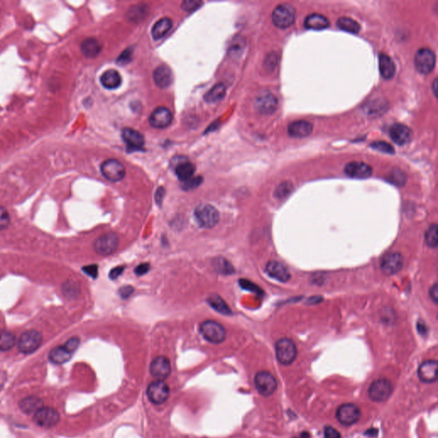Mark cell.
<instances>
[{
    "mask_svg": "<svg viewBox=\"0 0 438 438\" xmlns=\"http://www.w3.org/2000/svg\"><path fill=\"white\" fill-rule=\"evenodd\" d=\"M148 400L155 405H161L168 400L170 388L163 380L152 382L147 389Z\"/></svg>",
    "mask_w": 438,
    "mask_h": 438,
    "instance_id": "7c38bea8",
    "label": "cell"
},
{
    "mask_svg": "<svg viewBox=\"0 0 438 438\" xmlns=\"http://www.w3.org/2000/svg\"><path fill=\"white\" fill-rule=\"evenodd\" d=\"M16 343L15 335L6 330L0 331V351H9L13 348Z\"/></svg>",
    "mask_w": 438,
    "mask_h": 438,
    "instance_id": "8d00e7d4",
    "label": "cell"
},
{
    "mask_svg": "<svg viewBox=\"0 0 438 438\" xmlns=\"http://www.w3.org/2000/svg\"><path fill=\"white\" fill-rule=\"evenodd\" d=\"M212 264L214 271L222 275H231L235 272L231 263L223 257L215 258L213 259Z\"/></svg>",
    "mask_w": 438,
    "mask_h": 438,
    "instance_id": "836d02e7",
    "label": "cell"
},
{
    "mask_svg": "<svg viewBox=\"0 0 438 438\" xmlns=\"http://www.w3.org/2000/svg\"><path fill=\"white\" fill-rule=\"evenodd\" d=\"M276 356L278 362L283 365H289L295 360L297 348L295 343L289 338H282L276 343Z\"/></svg>",
    "mask_w": 438,
    "mask_h": 438,
    "instance_id": "7a4b0ae2",
    "label": "cell"
},
{
    "mask_svg": "<svg viewBox=\"0 0 438 438\" xmlns=\"http://www.w3.org/2000/svg\"><path fill=\"white\" fill-rule=\"evenodd\" d=\"M11 222V218L6 208L0 207V230L6 229Z\"/></svg>",
    "mask_w": 438,
    "mask_h": 438,
    "instance_id": "7dc6e473",
    "label": "cell"
},
{
    "mask_svg": "<svg viewBox=\"0 0 438 438\" xmlns=\"http://www.w3.org/2000/svg\"><path fill=\"white\" fill-rule=\"evenodd\" d=\"M207 303L216 312L223 315L229 316L232 314L231 309L229 308V306L227 305V303L223 300V298H221L218 294L210 295L207 298Z\"/></svg>",
    "mask_w": 438,
    "mask_h": 438,
    "instance_id": "1f68e13d",
    "label": "cell"
},
{
    "mask_svg": "<svg viewBox=\"0 0 438 438\" xmlns=\"http://www.w3.org/2000/svg\"><path fill=\"white\" fill-rule=\"evenodd\" d=\"M119 245V238L114 233H108L98 237L94 243V250L99 255L107 257L115 253Z\"/></svg>",
    "mask_w": 438,
    "mask_h": 438,
    "instance_id": "8fae6325",
    "label": "cell"
},
{
    "mask_svg": "<svg viewBox=\"0 0 438 438\" xmlns=\"http://www.w3.org/2000/svg\"><path fill=\"white\" fill-rule=\"evenodd\" d=\"M430 299H432L435 304L438 303V284L435 283L430 289Z\"/></svg>",
    "mask_w": 438,
    "mask_h": 438,
    "instance_id": "680465c9",
    "label": "cell"
},
{
    "mask_svg": "<svg viewBox=\"0 0 438 438\" xmlns=\"http://www.w3.org/2000/svg\"><path fill=\"white\" fill-rule=\"evenodd\" d=\"M194 218L199 227L203 229H213L219 222L220 214L213 205L203 203L194 210Z\"/></svg>",
    "mask_w": 438,
    "mask_h": 438,
    "instance_id": "6da1fadb",
    "label": "cell"
},
{
    "mask_svg": "<svg viewBox=\"0 0 438 438\" xmlns=\"http://www.w3.org/2000/svg\"><path fill=\"white\" fill-rule=\"evenodd\" d=\"M80 345V339L77 338H72L70 340L66 342L65 346L69 351L71 352V354H73L74 352L76 351Z\"/></svg>",
    "mask_w": 438,
    "mask_h": 438,
    "instance_id": "816d5d0a",
    "label": "cell"
},
{
    "mask_svg": "<svg viewBox=\"0 0 438 438\" xmlns=\"http://www.w3.org/2000/svg\"><path fill=\"white\" fill-rule=\"evenodd\" d=\"M202 183H203V177H193L188 181L183 182L182 188H183V190H191V189H194L197 187H199Z\"/></svg>",
    "mask_w": 438,
    "mask_h": 438,
    "instance_id": "7bdbcfd3",
    "label": "cell"
},
{
    "mask_svg": "<svg viewBox=\"0 0 438 438\" xmlns=\"http://www.w3.org/2000/svg\"><path fill=\"white\" fill-rule=\"evenodd\" d=\"M63 293L69 298H76L80 294L79 283L75 281H68L63 285Z\"/></svg>",
    "mask_w": 438,
    "mask_h": 438,
    "instance_id": "60d3db41",
    "label": "cell"
},
{
    "mask_svg": "<svg viewBox=\"0 0 438 438\" xmlns=\"http://www.w3.org/2000/svg\"><path fill=\"white\" fill-rule=\"evenodd\" d=\"M417 329L419 332V334H421V335H425L427 333V327L425 325V323L421 320L417 323Z\"/></svg>",
    "mask_w": 438,
    "mask_h": 438,
    "instance_id": "91938a15",
    "label": "cell"
},
{
    "mask_svg": "<svg viewBox=\"0 0 438 438\" xmlns=\"http://www.w3.org/2000/svg\"><path fill=\"white\" fill-rule=\"evenodd\" d=\"M295 17L296 14L294 7L283 4L273 11V22L279 28H287L294 24Z\"/></svg>",
    "mask_w": 438,
    "mask_h": 438,
    "instance_id": "8992f818",
    "label": "cell"
},
{
    "mask_svg": "<svg viewBox=\"0 0 438 438\" xmlns=\"http://www.w3.org/2000/svg\"><path fill=\"white\" fill-rule=\"evenodd\" d=\"M313 126L304 120L295 121L289 124L288 132L289 136L294 138H305L310 136L313 132Z\"/></svg>",
    "mask_w": 438,
    "mask_h": 438,
    "instance_id": "603a6c76",
    "label": "cell"
},
{
    "mask_svg": "<svg viewBox=\"0 0 438 438\" xmlns=\"http://www.w3.org/2000/svg\"><path fill=\"white\" fill-rule=\"evenodd\" d=\"M150 373L158 380L167 379L172 373L170 359L164 356L156 357L150 365Z\"/></svg>",
    "mask_w": 438,
    "mask_h": 438,
    "instance_id": "9a60e30c",
    "label": "cell"
},
{
    "mask_svg": "<svg viewBox=\"0 0 438 438\" xmlns=\"http://www.w3.org/2000/svg\"><path fill=\"white\" fill-rule=\"evenodd\" d=\"M389 136L391 137L392 141L399 145V146H403V145L408 144L412 140L413 133L410 128L408 126L400 123H395L392 126L389 131Z\"/></svg>",
    "mask_w": 438,
    "mask_h": 438,
    "instance_id": "ffe728a7",
    "label": "cell"
},
{
    "mask_svg": "<svg viewBox=\"0 0 438 438\" xmlns=\"http://www.w3.org/2000/svg\"><path fill=\"white\" fill-rule=\"evenodd\" d=\"M240 285L243 289L248 290V291L253 292L255 294H262V290L260 288L256 285L255 283H252L250 281L246 280V279H241L239 281Z\"/></svg>",
    "mask_w": 438,
    "mask_h": 438,
    "instance_id": "bcb514c9",
    "label": "cell"
},
{
    "mask_svg": "<svg viewBox=\"0 0 438 438\" xmlns=\"http://www.w3.org/2000/svg\"><path fill=\"white\" fill-rule=\"evenodd\" d=\"M436 370H437V361L426 360L419 365L418 369V376L422 382L426 384H431L436 381Z\"/></svg>",
    "mask_w": 438,
    "mask_h": 438,
    "instance_id": "44dd1931",
    "label": "cell"
},
{
    "mask_svg": "<svg viewBox=\"0 0 438 438\" xmlns=\"http://www.w3.org/2000/svg\"><path fill=\"white\" fill-rule=\"evenodd\" d=\"M436 85H437V82H436V79H435V81L433 82V91H434L435 95H436Z\"/></svg>",
    "mask_w": 438,
    "mask_h": 438,
    "instance_id": "be15d7a7",
    "label": "cell"
},
{
    "mask_svg": "<svg viewBox=\"0 0 438 438\" xmlns=\"http://www.w3.org/2000/svg\"><path fill=\"white\" fill-rule=\"evenodd\" d=\"M404 258L400 253H389L383 257L381 269L386 275H394L402 269Z\"/></svg>",
    "mask_w": 438,
    "mask_h": 438,
    "instance_id": "4fadbf2b",
    "label": "cell"
},
{
    "mask_svg": "<svg viewBox=\"0 0 438 438\" xmlns=\"http://www.w3.org/2000/svg\"><path fill=\"white\" fill-rule=\"evenodd\" d=\"M59 414L57 410L44 407L39 409L33 416V420L36 424L44 428L53 427L59 422Z\"/></svg>",
    "mask_w": 438,
    "mask_h": 438,
    "instance_id": "5bb4252c",
    "label": "cell"
},
{
    "mask_svg": "<svg viewBox=\"0 0 438 438\" xmlns=\"http://www.w3.org/2000/svg\"><path fill=\"white\" fill-rule=\"evenodd\" d=\"M256 389L263 396H269L277 390L278 381L275 377L266 370H261L254 377Z\"/></svg>",
    "mask_w": 438,
    "mask_h": 438,
    "instance_id": "5b68a950",
    "label": "cell"
},
{
    "mask_svg": "<svg viewBox=\"0 0 438 438\" xmlns=\"http://www.w3.org/2000/svg\"><path fill=\"white\" fill-rule=\"evenodd\" d=\"M19 407L24 414H36L39 409H41L43 407V402L39 397L28 396L20 401Z\"/></svg>",
    "mask_w": 438,
    "mask_h": 438,
    "instance_id": "4dcf8cb0",
    "label": "cell"
},
{
    "mask_svg": "<svg viewBox=\"0 0 438 438\" xmlns=\"http://www.w3.org/2000/svg\"><path fill=\"white\" fill-rule=\"evenodd\" d=\"M131 57H132V50H125L122 54L120 55L119 58L117 60V62L119 63H128V62L130 61Z\"/></svg>",
    "mask_w": 438,
    "mask_h": 438,
    "instance_id": "6f0895ef",
    "label": "cell"
},
{
    "mask_svg": "<svg viewBox=\"0 0 438 438\" xmlns=\"http://www.w3.org/2000/svg\"><path fill=\"white\" fill-rule=\"evenodd\" d=\"M164 196H165V189L163 187L158 188L155 193V201L158 207H162Z\"/></svg>",
    "mask_w": 438,
    "mask_h": 438,
    "instance_id": "9f6ffc18",
    "label": "cell"
},
{
    "mask_svg": "<svg viewBox=\"0 0 438 438\" xmlns=\"http://www.w3.org/2000/svg\"><path fill=\"white\" fill-rule=\"evenodd\" d=\"M202 5H203V2L199 1V0H186L182 3L181 7L183 11H187V12H192V11L199 9Z\"/></svg>",
    "mask_w": 438,
    "mask_h": 438,
    "instance_id": "ee69618b",
    "label": "cell"
},
{
    "mask_svg": "<svg viewBox=\"0 0 438 438\" xmlns=\"http://www.w3.org/2000/svg\"><path fill=\"white\" fill-rule=\"evenodd\" d=\"M324 438H342L338 430L332 426H326L324 429Z\"/></svg>",
    "mask_w": 438,
    "mask_h": 438,
    "instance_id": "db71d44e",
    "label": "cell"
},
{
    "mask_svg": "<svg viewBox=\"0 0 438 438\" xmlns=\"http://www.w3.org/2000/svg\"><path fill=\"white\" fill-rule=\"evenodd\" d=\"M294 438H310V434L308 432H302L300 435H299V437H294Z\"/></svg>",
    "mask_w": 438,
    "mask_h": 438,
    "instance_id": "6125c7cd",
    "label": "cell"
},
{
    "mask_svg": "<svg viewBox=\"0 0 438 438\" xmlns=\"http://www.w3.org/2000/svg\"><path fill=\"white\" fill-rule=\"evenodd\" d=\"M122 137L126 144L132 149H140L145 143L144 137L139 131L133 128H126L123 130Z\"/></svg>",
    "mask_w": 438,
    "mask_h": 438,
    "instance_id": "cb8c5ba5",
    "label": "cell"
},
{
    "mask_svg": "<svg viewBox=\"0 0 438 438\" xmlns=\"http://www.w3.org/2000/svg\"><path fill=\"white\" fill-rule=\"evenodd\" d=\"M292 191H293V185L290 183L285 182L278 186L274 194L278 199H282L288 197L291 193Z\"/></svg>",
    "mask_w": 438,
    "mask_h": 438,
    "instance_id": "b9f144b4",
    "label": "cell"
},
{
    "mask_svg": "<svg viewBox=\"0 0 438 438\" xmlns=\"http://www.w3.org/2000/svg\"><path fill=\"white\" fill-rule=\"evenodd\" d=\"M344 172L348 177L355 179H366L373 174V169L367 163L363 162H351L344 168Z\"/></svg>",
    "mask_w": 438,
    "mask_h": 438,
    "instance_id": "d6986e66",
    "label": "cell"
},
{
    "mask_svg": "<svg viewBox=\"0 0 438 438\" xmlns=\"http://www.w3.org/2000/svg\"><path fill=\"white\" fill-rule=\"evenodd\" d=\"M124 269H125V267L123 266V265H121V266L115 267L113 269H111V272L109 273L110 279L111 280H116V279H117V278H119L120 276L123 274Z\"/></svg>",
    "mask_w": 438,
    "mask_h": 438,
    "instance_id": "11a10c76",
    "label": "cell"
},
{
    "mask_svg": "<svg viewBox=\"0 0 438 438\" xmlns=\"http://www.w3.org/2000/svg\"><path fill=\"white\" fill-rule=\"evenodd\" d=\"M267 275L281 283H287L289 281L291 275L288 268L280 262L271 260L265 265Z\"/></svg>",
    "mask_w": 438,
    "mask_h": 438,
    "instance_id": "ac0fdd59",
    "label": "cell"
},
{
    "mask_svg": "<svg viewBox=\"0 0 438 438\" xmlns=\"http://www.w3.org/2000/svg\"><path fill=\"white\" fill-rule=\"evenodd\" d=\"M173 116L171 111L164 107L156 108L149 117V123L155 128H167L172 123Z\"/></svg>",
    "mask_w": 438,
    "mask_h": 438,
    "instance_id": "2e32d148",
    "label": "cell"
},
{
    "mask_svg": "<svg viewBox=\"0 0 438 438\" xmlns=\"http://www.w3.org/2000/svg\"><path fill=\"white\" fill-rule=\"evenodd\" d=\"M335 415L339 423L349 426L359 421L361 417V411L359 407L354 403H345L338 408Z\"/></svg>",
    "mask_w": 438,
    "mask_h": 438,
    "instance_id": "9c48e42d",
    "label": "cell"
},
{
    "mask_svg": "<svg viewBox=\"0 0 438 438\" xmlns=\"http://www.w3.org/2000/svg\"><path fill=\"white\" fill-rule=\"evenodd\" d=\"M72 354L69 351L65 346H57L50 351L49 359L52 363L61 365L71 359Z\"/></svg>",
    "mask_w": 438,
    "mask_h": 438,
    "instance_id": "f546056e",
    "label": "cell"
},
{
    "mask_svg": "<svg viewBox=\"0 0 438 438\" xmlns=\"http://www.w3.org/2000/svg\"><path fill=\"white\" fill-rule=\"evenodd\" d=\"M338 27L340 29L351 33H358L360 31V25L349 17H341L338 21Z\"/></svg>",
    "mask_w": 438,
    "mask_h": 438,
    "instance_id": "d590c367",
    "label": "cell"
},
{
    "mask_svg": "<svg viewBox=\"0 0 438 438\" xmlns=\"http://www.w3.org/2000/svg\"><path fill=\"white\" fill-rule=\"evenodd\" d=\"M225 93V86L223 83H218L205 94V100L208 103H217L223 99Z\"/></svg>",
    "mask_w": 438,
    "mask_h": 438,
    "instance_id": "e575fe53",
    "label": "cell"
},
{
    "mask_svg": "<svg viewBox=\"0 0 438 438\" xmlns=\"http://www.w3.org/2000/svg\"><path fill=\"white\" fill-rule=\"evenodd\" d=\"M150 269H151V265L149 263H142L136 267L133 272L136 273V275L141 277L149 273Z\"/></svg>",
    "mask_w": 438,
    "mask_h": 438,
    "instance_id": "f5cc1de1",
    "label": "cell"
},
{
    "mask_svg": "<svg viewBox=\"0 0 438 438\" xmlns=\"http://www.w3.org/2000/svg\"><path fill=\"white\" fill-rule=\"evenodd\" d=\"M195 166L186 158H183L180 163H177L175 168V173L178 177V179L182 182H186L193 177L195 172Z\"/></svg>",
    "mask_w": 438,
    "mask_h": 438,
    "instance_id": "d4e9b609",
    "label": "cell"
},
{
    "mask_svg": "<svg viewBox=\"0 0 438 438\" xmlns=\"http://www.w3.org/2000/svg\"><path fill=\"white\" fill-rule=\"evenodd\" d=\"M265 62H266V63H266L268 67H269V64H272V66H271L272 68H273V67H275L276 63H278V60H277V55H269V57H267V59Z\"/></svg>",
    "mask_w": 438,
    "mask_h": 438,
    "instance_id": "94428289",
    "label": "cell"
},
{
    "mask_svg": "<svg viewBox=\"0 0 438 438\" xmlns=\"http://www.w3.org/2000/svg\"><path fill=\"white\" fill-rule=\"evenodd\" d=\"M387 180L389 183H392L395 186L402 187V186L405 185L407 177L402 171L395 169L392 170L391 172H389L388 177H387Z\"/></svg>",
    "mask_w": 438,
    "mask_h": 438,
    "instance_id": "74e56055",
    "label": "cell"
},
{
    "mask_svg": "<svg viewBox=\"0 0 438 438\" xmlns=\"http://www.w3.org/2000/svg\"><path fill=\"white\" fill-rule=\"evenodd\" d=\"M172 25L173 23H172V19H170L168 17H163L162 19L158 20V22L153 25V28H152V35H153V38L155 40L163 38V36H165L166 33L172 29Z\"/></svg>",
    "mask_w": 438,
    "mask_h": 438,
    "instance_id": "d6a6232c",
    "label": "cell"
},
{
    "mask_svg": "<svg viewBox=\"0 0 438 438\" xmlns=\"http://www.w3.org/2000/svg\"><path fill=\"white\" fill-rule=\"evenodd\" d=\"M392 392L391 382L386 379H379L372 383L368 389V395L373 401L383 402L390 397Z\"/></svg>",
    "mask_w": 438,
    "mask_h": 438,
    "instance_id": "277c9868",
    "label": "cell"
},
{
    "mask_svg": "<svg viewBox=\"0 0 438 438\" xmlns=\"http://www.w3.org/2000/svg\"><path fill=\"white\" fill-rule=\"evenodd\" d=\"M199 332L207 342L213 344H218L225 340V328L214 320L202 322L199 326Z\"/></svg>",
    "mask_w": 438,
    "mask_h": 438,
    "instance_id": "3957f363",
    "label": "cell"
},
{
    "mask_svg": "<svg viewBox=\"0 0 438 438\" xmlns=\"http://www.w3.org/2000/svg\"><path fill=\"white\" fill-rule=\"evenodd\" d=\"M100 82L107 89H116L122 83V77L117 71L109 70L101 76Z\"/></svg>",
    "mask_w": 438,
    "mask_h": 438,
    "instance_id": "83f0119b",
    "label": "cell"
},
{
    "mask_svg": "<svg viewBox=\"0 0 438 438\" xmlns=\"http://www.w3.org/2000/svg\"><path fill=\"white\" fill-rule=\"evenodd\" d=\"M379 71L384 79H391L395 76L396 71L395 63L388 55L380 54L379 56Z\"/></svg>",
    "mask_w": 438,
    "mask_h": 438,
    "instance_id": "4316f807",
    "label": "cell"
},
{
    "mask_svg": "<svg viewBox=\"0 0 438 438\" xmlns=\"http://www.w3.org/2000/svg\"><path fill=\"white\" fill-rule=\"evenodd\" d=\"M98 266L97 264H90L82 268V271L84 272L87 276H89L92 278L95 279L98 277Z\"/></svg>",
    "mask_w": 438,
    "mask_h": 438,
    "instance_id": "f907efd6",
    "label": "cell"
},
{
    "mask_svg": "<svg viewBox=\"0 0 438 438\" xmlns=\"http://www.w3.org/2000/svg\"><path fill=\"white\" fill-rule=\"evenodd\" d=\"M133 291H134V289L132 286L126 285L120 288L119 290H118V294L122 299H127L133 294Z\"/></svg>",
    "mask_w": 438,
    "mask_h": 438,
    "instance_id": "681fc988",
    "label": "cell"
},
{
    "mask_svg": "<svg viewBox=\"0 0 438 438\" xmlns=\"http://www.w3.org/2000/svg\"><path fill=\"white\" fill-rule=\"evenodd\" d=\"M101 173L106 179L112 183H117L125 177V167L117 159H107L100 166Z\"/></svg>",
    "mask_w": 438,
    "mask_h": 438,
    "instance_id": "ba28073f",
    "label": "cell"
},
{
    "mask_svg": "<svg viewBox=\"0 0 438 438\" xmlns=\"http://www.w3.org/2000/svg\"><path fill=\"white\" fill-rule=\"evenodd\" d=\"M42 343L41 333L33 329H30L22 333L20 336L17 347L22 354H29L36 351Z\"/></svg>",
    "mask_w": 438,
    "mask_h": 438,
    "instance_id": "52a82bcc",
    "label": "cell"
},
{
    "mask_svg": "<svg viewBox=\"0 0 438 438\" xmlns=\"http://www.w3.org/2000/svg\"><path fill=\"white\" fill-rule=\"evenodd\" d=\"M278 106V98L269 92H264L256 98V110L262 115L273 114Z\"/></svg>",
    "mask_w": 438,
    "mask_h": 438,
    "instance_id": "e0dca14e",
    "label": "cell"
},
{
    "mask_svg": "<svg viewBox=\"0 0 438 438\" xmlns=\"http://www.w3.org/2000/svg\"><path fill=\"white\" fill-rule=\"evenodd\" d=\"M81 50L85 57L93 58L99 54L101 51L100 44L95 38H87L82 41Z\"/></svg>",
    "mask_w": 438,
    "mask_h": 438,
    "instance_id": "f1b7e54d",
    "label": "cell"
},
{
    "mask_svg": "<svg viewBox=\"0 0 438 438\" xmlns=\"http://www.w3.org/2000/svg\"><path fill=\"white\" fill-rule=\"evenodd\" d=\"M153 80L156 85L160 88H167L174 81V76L172 70L167 65H160L153 71Z\"/></svg>",
    "mask_w": 438,
    "mask_h": 438,
    "instance_id": "7402d4cb",
    "label": "cell"
},
{
    "mask_svg": "<svg viewBox=\"0 0 438 438\" xmlns=\"http://www.w3.org/2000/svg\"><path fill=\"white\" fill-rule=\"evenodd\" d=\"M414 64L419 73L423 75L430 74L435 68V53L429 48L419 49L414 57Z\"/></svg>",
    "mask_w": 438,
    "mask_h": 438,
    "instance_id": "30bf717a",
    "label": "cell"
},
{
    "mask_svg": "<svg viewBox=\"0 0 438 438\" xmlns=\"http://www.w3.org/2000/svg\"><path fill=\"white\" fill-rule=\"evenodd\" d=\"M329 21L327 17L320 14H311L305 19L304 25L306 28L312 30L325 29L329 27Z\"/></svg>",
    "mask_w": 438,
    "mask_h": 438,
    "instance_id": "484cf974",
    "label": "cell"
},
{
    "mask_svg": "<svg viewBox=\"0 0 438 438\" xmlns=\"http://www.w3.org/2000/svg\"><path fill=\"white\" fill-rule=\"evenodd\" d=\"M245 47V41L242 37H237L235 41L233 42V45L231 47V52H234V53H239L243 52Z\"/></svg>",
    "mask_w": 438,
    "mask_h": 438,
    "instance_id": "c3c4849f",
    "label": "cell"
},
{
    "mask_svg": "<svg viewBox=\"0 0 438 438\" xmlns=\"http://www.w3.org/2000/svg\"><path fill=\"white\" fill-rule=\"evenodd\" d=\"M372 147L375 150H378L379 152H383L385 153H395V149L392 147L391 145L384 142H375L372 144Z\"/></svg>",
    "mask_w": 438,
    "mask_h": 438,
    "instance_id": "f6af8a7d",
    "label": "cell"
},
{
    "mask_svg": "<svg viewBox=\"0 0 438 438\" xmlns=\"http://www.w3.org/2000/svg\"><path fill=\"white\" fill-rule=\"evenodd\" d=\"M425 243L430 248H435L437 247V224L433 223L428 228L425 232Z\"/></svg>",
    "mask_w": 438,
    "mask_h": 438,
    "instance_id": "f35d334b",
    "label": "cell"
},
{
    "mask_svg": "<svg viewBox=\"0 0 438 438\" xmlns=\"http://www.w3.org/2000/svg\"><path fill=\"white\" fill-rule=\"evenodd\" d=\"M147 16V6H134L128 11V17L132 22H139Z\"/></svg>",
    "mask_w": 438,
    "mask_h": 438,
    "instance_id": "ab89813d",
    "label": "cell"
}]
</instances>
